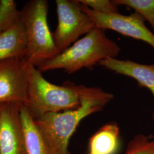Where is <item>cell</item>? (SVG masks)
<instances>
[{"label":"cell","instance_id":"cell-1","mask_svg":"<svg viewBox=\"0 0 154 154\" xmlns=\"http://www.w3.org/2000/svg\"><path fill=\"white\" fill-rule=\"evenodd\" d=\"M81 105L75 109L50 112L34 119L50 154H70V138L83 119L103 110L114 96L97 87L80 85Z\"/></svg>","mask_w":154,"mask_h":154},{"label":"cell","instance_id":"cell-2","mask_svg":"<svg viewBox=\"0 0 154 154\" xmlns=\"http://www.w3.org/2000/svg\"><path fill=\"white\" fill-rule=\"evenodd\" d=\"M120 52V47L106 35V30L96 27L60 54L37 67L41 72L63 69L68 74L83 68L92 70L100 61L116 58Z\"/></svg>","mask_w":154,"mask_h":154},{"label":"cell","instance_id":"cell-3","mask_svg":"<svg viewBox=\"0 0 154 154\" xmlns=\"http://www.w3.org/2000/svg\"><path fill=\"white\" fill-rule=\"evenodd\" d=\"M26 73L25 106L34 119L50 112L75 109L81 105L80 85L70 81L61 86L51 83L32 64H27Z\"/></svg>","mask_w":154,"mask_h":154},{"label":"cell","instance_id":"cell-4","mask_svg":"<svg viewBox=\"0 0 154 154\" xmlns=\"http://www.w3.org/2000/svg\"><path fill=\"white\" fill-rule=\"evenodd\" d=\"M49 10L46 0H30L21 11V20L24 25L27 48L23 60L36 67L60 54L55 46L48 23Z\"/></svg>","mask_w":154,"mask_h":154},{"label":"cell","instance_id":"cell-5","mask_svg":"<svg viewBox=\"0 0 154 154\" xmlns=\"http://www.w3.org/2000/svg\"><path fill=\"white\" fill-rule=\"evenodd\" d=\"M55 3L58 24L52 35L55 46L61 53L96 26L78 0H56Z\"/></svg>","mask_w":154,"mask_h":154},{"label":"cell","instance_id":"cell-6","mask_svg":"<svg viewBox=\"0 0 154 154\" xmlns=\"http://www.w3.org/2000/svg\"><path fill=\"white\" fill-rule=\"evenodd\" d=\"M83 11L91 18L97 28L112 30L122 35L140 40L154 49V34L145 25V20L138 13L105 14L93 11L81 4Z\"/></svg>","mask_w":154,"mask_h":154},{"label":"cell","instance_id":"cell-7","mask_svg":"<svg viewBox=\"0 0 154 154\" xmlns=\"http://www.w3.org/2000/svg\"><path fill=\"white\" fill-rule=\"evenodd\" d=\"M21 104L0 105V154H27L20 116Z\"/></svg>","mask_w":154,"mask_h":154},{"label":"cell","instance_id":"cell-8","mask_svg":"<svg viewBox=\"0 0 154 154\" xmlns=\"http://www.w3.org/2000/svg\"><path fill=\"white\" fill-rule=\"evenodd\" d=\"M27 64L23 58H13L0 62V105L26 102Z\"/></svg>","mask_w":154,"mask_h":154},{"label":"cell","instance_id":"cell-9","mask_svg":"<svg viewBox=\"0 0 154 154\" xmlns=\"http://www.w3.org/2000/svg\"><path fill=\"white\" fill-rule=\"evenodd\" d=\"M98 65L116 74L134 79L140 88H148L154 98V64L144 65L130 60L109 58L100 61ZM152 118L154 121V110Z\"/></svg>","mask_w":154,"mask_h":154},{"label":"cell","instance_id":"cell-10","mask_svg":"<svg viewBox=\"0 0 154 154\" xmlns=\"http://www.w3.org/2000/svg\"><path fill=\"white\" fill-rule=\"evenodd\" d=\"M26 48L25 28L20 20L13 28L0 35V62L13 58H23Z\"/></svg>","mask_w":154,"mask_h":154},{"label":"cell","instance_id":"cell-11","mask_svg":"<svg viewBox=\"0 0 154 154\" xmlns=\"http://www.w3.org/2000/svg\"><path fill=\"white\" fill-rule=\"evenodd\" d=\"M120 130L115 122L101 127L89 139L87 154H116L119 147Z\"/></svg>","mask_w":154,"mask_h":154},{"label":"cell","instance_id":"cell-12","mask_svg":"<svg viewBox=\"0 0 154 154\" xmlns=\"http://www.w3.org/2000/svg\"><path fill=\"white\" fill-rule=\"evenodd\" d=\"M20 116L27 154H50L36 126L34 119L25 105L21 104Z\"/></svg>","mask_w":154,"mask_h":154},{"label":"cell","instance_id":"cell-13","mask_svg":"<svg viewBox=\"0 0 154 154\" xmlns=\"http://www.w3.org/2000/svg\"><path fill=\"white\" fill-rule=\"evenodd\" d=\"M21 17V11L18 10L14 0H1L0 35L13 28Z\"/></svg>","mask_w":154,"mask_h":154},{"label":"cell","instance_id":"cell-14","mask_svg":"<svg viewBox=\"0 0 154 154\" xmlns=\"http://www.w3.org/2000/svg\"><path fill=\"white\" fill-rule=\"evenodd\" d=\"M118 5H125L149 22L154 34V0H114Z\"/></svg>","mask_w":154,"mask_h":154},{"label":"cell","instance_id":"cell-15","mask_svg":"<svg viewBox=\"0 0 154 154\" xmlns=\"http://www.w3.org/2000/svg\"><path fill=\"white\" fill-rule=\"evenodd\" d=\"M122 154H154V139L138 134L127 144L125 152Z\"/></svg>","mask_w":154,"mask_h":154},{"label":"cell","instance_id":"cell-16","mask_svg":"<svg viewBox=\"0 0 154 154\" xmlns=\"http://www.w3.org/2000/svg\"><path fill=\"white\" fill-rule=\"evenodd\" d=\"M81 4L92 11L100 13H119L118 5L114 0H78Z\"/></svg>","mask_w":154,"mask_h":154},{"label":"cell","instance_id":"cell-17","mask_svg":"<svg viewBox=\"0 0 154 154\" xmlns=\"http://www.w3.org/2000/svg\"><path fill=\"white\" fill-rule=\"evenodd\" d=\"M0 5H1V0H0Z\"/></svg>","mask_w":154,"mask_h":154}]
</instances>
